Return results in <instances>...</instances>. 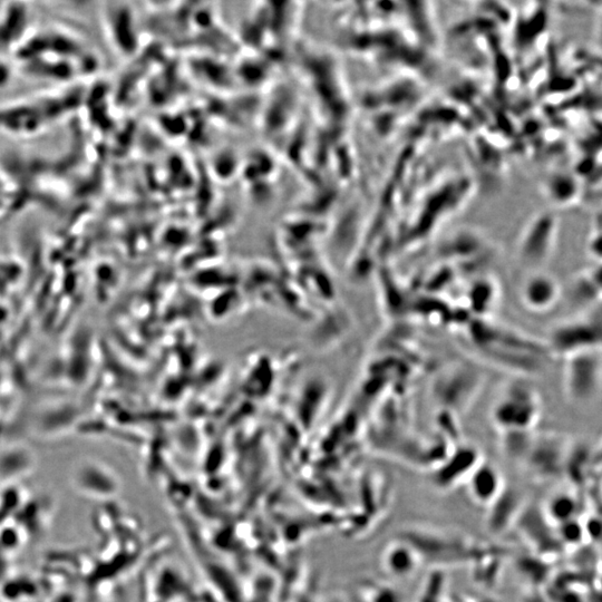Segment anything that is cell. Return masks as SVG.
<instances>
[{
  "mask_svg": "<svg viewBox=\"0 0 602 602\" xmlns=\"http://www.w3.org/2000/svg\"><path fill=\"white\" fill-rule=\"evenodd\" d=\"M23 71L48 82H70L92 72L94 54L81 38L62 27H50L37 33L17 50Z\"/></svg>",
  "mask_w": 602,
  "mask_h": 602,
  "instance_id": "obj_1",
  "label": "cell"
},
{
  "mask_svg": "<svg viewBox=\"0 0 602 602\" xmlns=\"http://www.w3.org/2000/svg\"><path fill=\"white\" fill-rule=\"evenodd\" d=\"M67 99V95L50 94L8 105L0 110V130L21 137L40 133L73 108Z\"/></svg>",
  "mask_w": 602,
  "mask_h": 602,
  "instance_id": "obj_2",
  "label": "cell"
},
{
  "mask_svg": "<svg viewBox=\"0 0 602 602\" xmlns=\"http://www.w3.org/2000/svg\"><path fill=\"white\" fill-rule=\"evenodd\" d=\"M415 549L422 563L431 561L439 563H460L465 560H480L487 552L474 546L469 539L454 536V534L426 528H414L404 532L401 537Z\"/></svg>",
  "mask_w": 602,
  "mask_h": 602,
  "instance_id": "obj_3",
  "label": "cell"
},
{
  "mask_svg": "<svg viewBox=\"0 0 602 602\" xmlns=\"http://www.w3.org/2000/svg\"><path fill=\"white\" fill-rule=\"evenodd\" d=\"M540 411L538 394L528 386L516 385L509 387L495 403L492 419L503 435L531 433Z\"/></svg>",
  "mask_w": 602,
  "mask_h": 602,
  "instance_id": "obj_4",
  "label": "cell"
},
{
  "mask_svg": "<svg viewBox=\"0 0 602 602\" xmlns=\"http://www.w3.org/2000/svg\"><path fill=\"white\" fill-rule=\"evenodd\" d=\"M563 385L571 402L590 403L601 387L600 348L566 357Z\"/></svg>",
  "mask_w": 602,
  "mask_h": 602,
  "instance_id": "obj_5",
  "label": "cell"
},
{
  "mask_svg": "<svg viewBox=\"0 0 602 602\" xmlns=\"http://www.w3.org/2000/svg\"><path fill=\"white\" fill-rule=\"evenodd\" d=\"M600 317L581 316L567 320L552 330L549 351L563 357L601 347Z\"/></svg>",
  "mask_w": 602,
  "mask_h": 602,
  "instance_id": "obj_6",
  "label": "cell"
},
{
  "mask_svg": "<svg viewBox=\"0 0 602 602\" xmlns=\"http://www.w3.org/2000/svg\"><path fill=\"white\" fill-rule=\"evenodd\" d=\"M560 296L558 280L542 273L530 276L521 289L522 304L533 313L548 312L557 305Z\"/></svg>",
  "mask_w": 602,
  "mask_h": 602,
  "instance_id": "obj_7",
  "label": "cell"
},
{
  "mask_svg": "<svg viewBox=\"0 0 602 602\" xmlns=\"http://www.w3.org/2000/svg\"><path fill=\"white\" fill-rule=\"evenodd\" d=\"M481 462L478 452L471 449H461L458 453L450 454L434 474L436 487L450 490L460 483H466Z\"/></svg>",
  "mask_w": 602,
  "mask_h": 602,
  "instance_id": "obj_8",
  "label": "cell"
},
{
  "mask_svg": "<svg viewBox=\"0 0 602 602\" xmlns=\"http://www.w3.org/2000/svg\"><path fill=\"white\" fill-rule=\"evenodd\" d=\"M465 484L468 485L471 500L485 508L491 507L507 487L501 472L494 465L483 461Z\"/></svg>",
  "mask_w": 602,
  "mask_h": 602,
  "instance_id": "obj_9",
  "label": "cell"
},
{
  "mask_svg": "<svg viewBox=\"0 0 602 602\" xmlns=\"http://www.w3.org/2000/svg\"><path fill=\"white\" fill-rule=\"evenodd\" d=\"M28 9L22 5H11L0 9V54L18 50L27 40Z\"/></svg>",
  "mask_w": 602,
  "mask_h": 602,
  "instance_id": "obj_10",
  "label": "cell"
},
{
  "mask_svg": "<svg viewBox=\"0 0 602 602\" xmlns=\"http://www.w3.org/2000/svg\"><path fill=\"white\" fill-rule=\"evenodd\" d=\"M422 565V561L409 542L402 538L387 545L382 555V566L388 576L397 579L410 578Z\"/></svg>",
  "mask_w": 602,
  "mask_h": 602,
  "instance_id": "obj_11",
  "label": "cell"
},
{
  "mask_svg": "<svg viewBox=\"0 0 602 602\" xmlns=\"http://www.w3.org/2000/svg\"><path fill=\"white\" fill-rule=\"evenodd\" d=\"M131 15L121 4H105L102 9L104 32L111 46L122 54L129 52L131 35Z\"/></svg>",
  "mask_w": 602,
  "mask_h": 602,
  "instance_id": "obj_12",
  "label": "cell"
},
{
  "mask_svg": "<svg viewBox=\"0 0 602 602\" xmlns=\"http://www.w3.org/2000/svg\"><path fill=\"white\" fill-rule=\"evenodd\" d=\"M488 509H490L489 528L493 532L507 530L510 524L522 516L523 497L519 491L506 487Z\"/></svg>",
  "mask_w": 602,
  "mask_h": 602,
  "instance_id": "obj_13",
  "label": "cell"
},
{
  "mask_svg": "<svg viewBox=\"0 0 602 602\" xmlns=\"http://www.w3.org/2000/svg\"><path fill=\"white\" fill-rule=\"evenodd\" d=\"M570 295L577 304L595 305L596 299L600 301L599 273H586L577 277L571 285Z\"/></svg>",
  "mask_w": 602,
  "mask_h": 602,
  "instance_id": "obj_14",
  "label": "cell"
},
{
  "mask_svg": "<svg viewBox=\"0 0 602 602\" xmlns=\"http://www.w3.org/2000/svg\"><path fill=\"white\" fill-rule=\"evenodd\" d=\"M577 513V502L571 495L562 494L553 498L548 506V520L568 521Z\"/></svg>",
  "mask_w": 602,
  "mask_h": 602,
  "instance_id": "obj_15",
  "label": "cell"
},
{
  "mask_svg": "<svg viewBox=\"0 0 602 602\" xmlns=\"http://www.w3.org/2000/svg\"><path fill=\"white\" fill-rule=\"evenodd\" d=\"M14 77V66L5 60V58L0 57V89L2 87H6L9 83L12 82Z\"/></svg>",
  "mask_w": 602,
  "mask_h": 602,
  "instance_id": "obj_16",
  "label": "cell"
}]
</instances>
